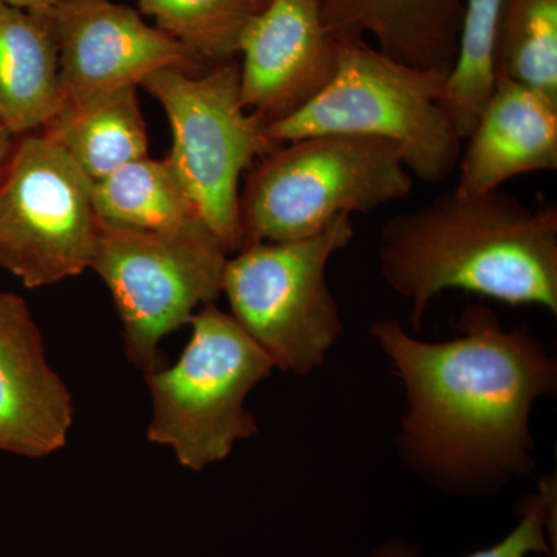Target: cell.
<instances>
[{"instance_id":"obj_1","label":"cell","mask_w":557,"mask_h":557,"mask_svg":"<svg viewBox=\"0 0 557 557\" xmlns=\"http://www.w3.org/2000/svg\"><path fill=\"white\" fill-rule=\"evenodd\" d=\"M406 397L403 463L448 493L490 496L536 469L531 413L557 391V361L487 307L461 310L457 336L423 341L395 319L370 325Z\"/></svg>"},{"instance_id":"obj_2","label":"cell","mask_w":557,"mask_h":557,"mask_svg":"<svg viewBox=\"0 0 557 557\" xmlns=\"http://www.w3.org/2000/svg\"><path fill=\"white\" fill-rule=\"evenodd\" d=\"M379 265L387 287L409 300L418 332L445 289L557 314V209L527 207L502 188L448 190L387 220Z\"/></svg>"},{"instance_id":"obj_3","label":"cell","mask_w":557,"mask_h":557,"mask_svg":"<svg viewBox=\"0 0 557 557\" xmlns=\"http://www.w3.org/2000/svg\"><path fill=\"white\" fill-rule=\"evenodd\" d=\"M412 188L388 139L333 134L284 143L256 160L240 186L245 247L309 239L341 215L369 214Z\"/></svg>"},{"instance_id":"obj_4","label":"cell","mask_w":557,"mask_h":557,"mask_svg":"<svg viewBox=\"0 0 557 557\" xmlns=\"http://www.w3.org/2000/svg\"><path fill=\"white\" fill-rule=\"evenodd\" d=\"M339 46L329 86L298 112L267 126L271 145L333 134L384 138L401 150L412 177L426 185L448 178L463 149L440 104L448 70L403 64L364 39Z\"/></svg>"},{"instance_id":"obj_5","label":"cell","mask_w":557,"mask_h":557,"mask_svg":"<svg viewBox=\"0 0 557 557\" xmlns=\"http://www.w3.org/2000/svg\"><path fill=\"white\" fill-rule=\"evenodd\" d=\"M190 327L178 361L145 375L152 408L148 440L170 448L180 467L200 472L258 434V418L247 408V398L276 368L215 302L201 307Z\"/></svg>"},{"instance_id":"obj_6","label":"cell","mask_w":557,"mask_h":557,"mask_svg":"<svg viewBox=\"0 0 557 557\" xmlns=\"http://www.w3.org/2000/svg\"><path fill=\"white\" fill-rule=\"evenodd\" d=\"M354 237L351 215H341L309 239L262 242L230 256L223 274L230 314L282 372H317L343 336L327 265Z\"/></svg>"},{"instance_id":"obj_7","label":"cell","mask_w":557,"mask_h":557,"mask_svg":"<svg viewBox=\"0 0 557 557\" xmlns=\"http://www.w3.org/2000/svg\"><path fill=\"white\" fill-rule=\"evenodd\" d=\"M228 258L205 222L157 231L100 222L90 270L112 295L127 361L143 375L157 370L161 341L222 295Z\"/></svg>"},{"instance_id":"obj_8","label":"cell","mask_w":557,"mask_h":557,"mask_svg":"<svg viewBox=\"0 0 557 557\" xmlns=\"http://www.w3.org/2000/svg\"><path fill=\"white\" fill-rule=\"evenodd\" d=\"M170 120L168 160L185 183L201 219L230 256L245 248L239 219L242 175L276 146L265 123L240 100L239 62L201 73L163 69L141 84Z\"/></svg>"},{"instance_id":"obj_9","label":"cell","mask_w":557,"mask_h":557,"mask_svg":"<svg viewBox=\"0 0 557 557\" xmlns=\"http://www.w3.org/2000/svg\"><path fill=\"white\" fill-rule=\"evenodd\" d=\"M94 185L42 132L16 137L0 177V267L27 288L89 270L100 230Z\"/></svg>"},{"instance_id":"obj_10","label":"cell","mask_w":557,"mask_h":557,"mask_svg":"<svg viewBox=\"0 0 557 557\" xmlns=\"http://www.w3.org/2000/svg\"><path fill=\"white\" fill-rule=\"evenodd\" d=\"M49 20L60 50L62 100L138 87L163 69L201 73L196 54L110 0H58Z\"/></svg>"},{"instance_id":"obj_11","label":"cell","mask_w":557,"mask_h":557,"mask_svg":"<svg viewBox=\"0 0 557 557\" xmlns=\"http://www.w3.org/2000/svg\"><path fill=\"white\" fill-rule=\"evenodd\" d=\"M339 49L318 0H267L240 39L242 104L265 126L287 119L329 86Z\"/></svg>"},{"instance_id":"obj_12","label":"cell","mask_w":557,"mask_h":557,"mask_svg":"<svg viewBox=\"0 0 557 557\" xmlns=\"http://www.w3.org/2000/svg\"><path fill=\"white\" fill-rule=\"evenodd\" d=\"M73 423L75 403L51 368L30 307L0 292V453L53 456L67 445Z\"/></svg>"},{"instance_id":"obj_13","label":"cell","mask_w":557,"mask_h":557,"mask_svg":"<svg viewBox=\"0 0 557 557\" xmlns=\"http://www.w3.org/2000/svg\"><path fill=\"white\" fill-rule=\"evenodd\" d=\"M461 149L456 190L478 196L508 180L557 171V101L496 75V86Z\"/></svg>"},{"instance_id":"obj_14","label":"cell","mask_w":557,"mask_h":557,"mask_svg":"<svg viewBox=\"0 0 557 557\" xmlns=\"http://www.w3.org/2000/svg\"><path fill=\"white\" fill-rule=\"evenodd\" d=\"M318 5L336 40L372 35L392 60L423 70L453 69L465 0H318Z\"/></svg>"},{"instance_id":"obj_15","label":"cell","mask_w":557,"mask_h":557,"mask_svg":"<svg viewBox=\"0 0 557 557\" xmlns=\"http://www.w3.org/2000/svg\"><path fill=\"white\" fill-rule=\"evenodd\" d=\"M60 50L49 16L0 5V123L42 131L61 106Z\"/></svg>"},{"instance_id":"obj_16","label":"cell","mask_w":557,"mask_h":557,"mask_svg":"<svg viewBox=\"0 0 557 557\" xmlns=\"http://www.w3.org/2000/svg\"><path fill=\"white\" fill-rule=\"evenodd\" d=\"M44 135L95 182L149 156L148 131L137 87L62 100Z\"/></svg>"},{"instance_id":"obj_17","label":"cell","mask_w":557,"mask_h":557,"mask_svg":"<svg viewBox=\"0 0 557 557\" xmlns=\"http://www.w3.org/2000/svg\"><path fill=\"white\" fill-rule=\"evenodd\" d=\"M98 219L134 230H178L205 222L170 160L139 159L95 182Z\"/></svg>"},{"instance_id":"obj_18","label":"cell","mask_w":557,"mask_h":557,"mask_svg":"<svg viewBox=\"0 0 557 557\" xmlns=\"http://www.w3.org/2000/svg\"><path fill=\"white\" fill-rule=\"evenodd\" d=\"M505 0H465L456 61L442 104L461 141L474 129L496 86V44Z\"/></svg>"},{"instance_id":"obj_19","label":"cell","mask_w":557,"mask_h":557,"mask_svg":"<svg viewBox=\"0 0 557 557\" xmlns=\"http://www.w3.org/2000/svg\"><path fill=\"white\" fill-rule=\"evenodd\" d=\"M263 5L260 0H138L160 32L208 67L237 61L242 35Z\"/></svg>"},{"instance_id":"obj_20","label":"cell","mask_w":557,"mask_h":557,"mask_svg":"<svg viewBox=\"0 0 557 557\" xmlns=\"http://www.w3.org/2000/svg\"><path fill=\"white\" fill-rule=\"evenodd\" d=\"M496 75L557 101V0H505Z\"/></svg>"},{"instance_id":"obj_21","label":"cell","mask_w":557,"mask_h":557,"mask_svg":"<svg viewBox=\"0 0 557 557\" xmlns=\"http://www.w3.org/2000/svg\"><path fill=\"white\" fill-rule=\"evenodd\" d=\"M519 512L522 518L519 525L504 541L467 557H527L531 553L555 557L547 531L556 533V478L542 479L536 493L523 498ZM369 557H417V548L403 541H391Z\"/></svg>"},{"instance_id":"obj_22","label":"cell","mask_w":557,"mask_h":557,"mask_svg":"<svg viewBox=\"0 0 557 557\" xmlns=\"http://www.w3.org/2000/svg\"><path fill=\"white\" fill-rule=\"evenodd\" d=\"M57 2L58 0H0V5L14 7V9L47 16L53 10V7L57 5Z\"/></svg>"},{"instance_id":"obj_23","label":"cell","mask_w":557,"mask_h":557,"mask_svg":"<svg viewBox=\"0 0 557 557\" xmlns=\"http://www.w3.org/2000/svg\"><path fill=\"white\" fill-rule=\"evenodd\" d=\"M14 141H16V137L0 123V177H2L3 170H5L7 163H9Z\"/></svg>"},{"instance_id":"obj_24","label":"cell","mask_w":557,"mask_h":557,"mask_svg":"<svg viewBox=\"0 0 557 557\" xmlns=\"http://www.w3.org/2000/svg\"><path fill=\"white\" fill-rule=\"evenodd\" d=\"M260 2H262V3H267V0H260Z\"/></svg>"}]
</instances>
